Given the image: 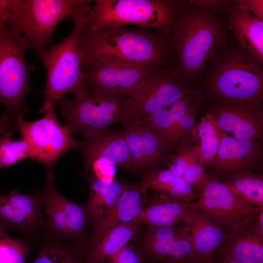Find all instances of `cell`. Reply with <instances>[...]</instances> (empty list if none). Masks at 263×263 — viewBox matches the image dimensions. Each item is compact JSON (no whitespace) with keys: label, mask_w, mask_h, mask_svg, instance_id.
I'll return each mask as SVG.
<instances>
[{"label":"cell","mask_w":263,"mask_h":263,"mask_svg":"<svg viewBox=\"0 0 263 263\" xmlns=\"http://www.w3.org/2000/svg\"><path fill=\"white\" fill-rule=\"evenodd\" d=\"M79 46L82 69L97 61L150 65L161 69L175 67L172 36L145 28L117 26L94 30L84 26Z\"/></svg>","instance_id":"1"},{"label":"cell","mask_w":263,"mask_h":263,"mask_svg":"<svg viewBox=\"0 0 263 263\" xmlns=\"http://www.w3.org/2000/svg\"><path fill=\"white\" fill-rule=\"evenodd\" d=\"M184 7L172 36L175 68L186 80L194 76L206 62L222 49L226 27L215 11L194 2Z\"/></svg>","instance_id":"2"},{"label":"cell","mask_w":263,"mask_h":263,"mask_svg":"<svg viewBox=\"0 0 263 263\" xmlns=\"http://www.w3.org/2000/svg\"><path fill=\"white\" fill-rule=\"evenodd\" d=\"M91 9L90 5L76 11L72 17L74 27L59 43L50 48L34 51L46 68L47 79L43 91V103L39 112L45 114L55 108L56 103L66 94L74 96L87 89L83 85L82 58L79 46L81 31Z\"/></svg>","instance_id":"3"},{"label":"cell","mask_w":263,"mask_h":263,"mask_svg":"<svg viewBox=\"0 0 263 263\" xmlns=\"http://www.w3.org/2000/svg\"><path fill=\"white\" fill-rule=\"evenodd\" d=\"M85 26L92 30L135 25L172 36L186 1L178 0H96Z\"/></svg>","instance_id":"4"},{"label":"cell","mask_w":263,"mask_h":263,"mask_svg":"<svg viewBox=\"0 0 263 263\" xmlns=\"http://www.w3.org/2000/svg\"><path fill=\"white\" fill-rule=\"evenodd\" d=\"M29 48L26 39L8 24L0 28V104L15 125L29 110L25 99L30 90V74L36 67L26 61Z\"/></svg>","instance_id":"5"},{"label":"cell","mask_w":263,"mask_h":263,"mask_svg":"<svg viewBox=\"0 0 263 263\" xmlns=\"http://www.w3.org/2000/svg\"><path fill=\"white\" fill-rule=\"evenodd\" d=\"M88 0H14L8 25L34 51L46 48L63 19L72 17Z\"/></svg>","instance_id":"6"},{"label":"cell","mask_w":263,"mask_h":263,"mask_svg":"<svg viewBox=\"0 0 263 263\" xmlns=\"http://www.w3.org/2000/svg\"><path fill=\"white\" fill-rule=\"evenodd\" d=\"M58 102L66 125L73 133H81L84 140L112 125L119 124L124 127L129 123V97L117 98L91 93L87 90L74 96L72 100L64 95Z\"/></svg>","instance_id":"7"},{"label":"cell","mask_w":263,"mask_h":263,"mask_svg":"<svg viewBox=\"0 0 263 263\" xmlns=\"http://www.w3.org/2000/svg\"><path fill=\"white\" fill-rule=\"evenodd\" d=\"M261 64L242 48L228 52L212 72L209 93L228 101L257 103L263 95Z\"/></svg>","instance_id":"8"},{"label":"cell","mask_w":263,"mask_h":263,"mask_svg":"<svg viewBox=\"0 0 263 263\" xmlns=\"http://www.w3.org/2000/svg\"><path fill=\"white\" fill-rule=\"evenodd\" d=\"M199 189L196 199L186 205L221 225L228 236L247 227L263 210V207L248 204L216 180L208 178Z\"/></svg>","instance_id":"9"},{"label":"cell","mask_w":263,"mask_h":263,"mask_svg":"<svg viewBox=\"0 0 263 263\" xmlns=\"http://www.w3.org/2000/svg\"><path fill=\"white\" fill-rule=\"evenodd\" d=\"M16 128L21 138L28 144L29 159L39 161L47 167L53 166L69 150L80 149L82 145V141H77L73 136L71 129L60 123L55 108L36 120L19 119Z\"/></svg>","instance_id":"10"},{"label":"cell","mask_w":263,"mask_h":263,"mask_svg":"<svg viewBox=\"0 0 263 263\" xmlns=\"http://www.w3.org/2000/svg\"><path fill=\"white\" fill-rule=\"evenodd\" d=\"M190 90L186 80L175 68L163 69L142 79L129 94L128 124H139L144 119L170 106Z\"/></svg>","instance_id":"11"},{"label":"cell","mask_w":263,"mask_h":263,"mask_svg":"<svg viewBox=\"0 0 263 263\" xmlns=\"http://www.w3.org/2000/svg\"><path fill=\"white\" fill-rule=\"evenodd\" d=\"M46 177L42 190L46 217L40 236L73 242L83 240L89 224L85 206L70 201L57 190L53 172L48 171Z\"/></svg>","instance_id":"12"},{"label":"cell","mask_w":263,"mask_h":263,"mask_svg":"<svg viewBox=\"0 0 263 263\" xmlns=\"http://www.w3.org/2000/svg\"><path fill=\"white\" fill-rule=\"evenodd\" d=\"M83 69V85L91 93L117 98L129 97L134 86L163 69L145 64L97 61Z\"/></svg>","instance_id":"13"},{"label":"cell","mask_w":263,"mask_h":263,"mask_svg":"<svg viewBox=\"0 0 263 263\" xmlns=\"http://www.w3.org/2000/svg\"><path fill=\"white\" fill-rule=\"evenodd\" d=\"M43 207L42 191L22 194L14 189L0 194V227L21 232L26 242L36 239L45 224Z\"/></svg>","instance_id":"14"},{"label":"cell","mask_w":263,"mask_h":263,"mask_svg":"<svg viewBox=\"0 0 263 263\" xmlns=\"http://www.w3.org/2000/svg\"><path fill=\"white\" fill-rule=\"evenodd\" d=\"M255 103L227 100L210 113L222 132L241 140L260 141L263 136V115Z\"/></svg>","instance_id":"15"},{"label":"cell","mask_w":263,"mask_h":263,"mask_svg":"<svg viewBox=\"0 0 263 263\" xmlns=\"http://www.w3.org/2000/svg\"><path fill=\"white\" fill-rule=\"evenodd\" d=\"M223 10L241 47L261 64L263 60V19L251 12L241 0L227 1Z\"/></svg>","instance_id":"16"},{"label":"cell","mask_w":263,"mask_h":263,"mask_svg":"<svg viewBox=\"0 0 263 263\" xmlns=\"http://www.w3.org/2000/svg\"><path fill=\"white\" fill-rule=\"evenodd\" d=\"M81 150L85 167L95 159L108 160L116 167L131 170L130 150L124 130L104 129L82 141Z\"/></svg>","instance_id":"17"},{"label":"cell","mask_w":263,"mask_h":263,"mask_svg":"<svg viewBox=\"0 0 263 263\" xmlns=\"http://www.w3.org/2000/svg\"><path fill=\"white\" fill-rule=\"evenodd\" d=\"M138 183H126L114 207L93 225L92 233L84 243V255L107 232L121 224L133 221L142 211L144 197Z\"/></svg>","instance_id":"18"},{"label":"cell","mask_w":263,"mask_h":263,"mask_svg":"<svg viewBox=\"0 0 263 263\" xmlns=\"http://www.w3.org/2000/svg\"><path fill=\"white\" fill-rule=\"evenodd\" d=\"M261 141L241 140L225 133L214 162L216 169L231 174L249 171L261 162Z\"/></svg>","instance_id":"19"},{"label":"cell","mask_w":263,"mask_h":263,"mask_svg":"<svg viewBox=\"0 0 263 263\" xmlns=\"http://www.w3.org/2000/svg\"><path fill=\"white\" fill-rule=\"evenodd\" d=\"M144 207L134 221L152 226H173L188 221L196 210L186 203L156 193L144 197Z\"/></svg>","instance_id":"20"},{"label":"cell","mask_w":263,"mask_h":263,"mask_svg":"<svg viewBox=\"0 0 263 263\" xmlns=\"http://www.w3.org/2000/svg\"><path fill=\"white\" fill-rule=\"evenodd\" d=\"M186 223L192 247L202 260L212 257L228 237L221 225L197 210Z\"/></svg>","instance_id":"21"},{"label":"cell","mask_w":263,"mask_h":263,"mask_svg":"<svg viewBox=\"0 0 263 263\" xmlns=\"http://www.w3.org/2000/svg\"><path fill=\"white\" fill-rule=\"evenodd\" d=\"M138 183L144 196L150 189L186 203L194 201L197 197L192 186L168 169L155 168L145 171Z\"/></svg>","instance_id":"22"},{"label":"cell","mask_w":263,"mask_h":263,"mask_svg":"<svg viewBox=\"0 0 263 263\" xmlns=\"http://www.w3.org/2000/svg\"><path fill=\"white\" fill-rule=\"evenodd\" d=\"M140 250L145 261L153 263H201L188 237L162 242H141Z\"/></svg>","instance_id":"23"},{"label":"cell","mask_w":263,"mask_h":263,"mask_svg":"<svg viewBox=\"0 0 263 263\" xmlns=\"http://www.w3.org/2000/svg\"><path fill=\"white\" fill-rule=\"evenodd\" d=\"M90 191L85 206L88 223L93 225L114 207L126 183L114 179L105 184L91 175H88Z\"/></svg>","instance_id":"24"},{"label":"cell","mask_w":263,"mask_h":263,"mask_svg":"<svg viewBox=\"0 0 263 263\" xmlns=\"http://www.w3.org/2000/svg\"><path fill=\"white\" fill-rule=\"evenodd\" d=\"M199 93L190 90L183 97L141 122V128L158 135L164 144L179 120L200 103Z\"/></svg>","instance_id":"25"},{"label":"cell","mask_w":263,"mask_h":263,"mask_svg":"<svg viewBox=\"0 0 263 263\" xmlns=\"http://www.w3.org/2000/svg\"><path fill=\"white\" fill-rule=\"evenodd\" d=\"M140 225L133 221L113 227L86 251L85 263H104L108 258L128 244Z\"/></svg>","instance_id":"26"},{"label":"cell","mask_w":263,"mask_h":263,"mask_svg":"<svg viewBox=\"0 0 263 263\" xmlns=\"http://www.w3.org/2000/svg\"><path fill=\"white\" fill-rule=\"evenodd\" d=\"M252 223L239 232L228 236L217 251L241 263H263V237L255 233Z\"/></svg>","instance_id":"27"},{"label":"cell","mask_w":263,"mask_h":263,"mask_svg":"<svg viewBox=\"0 0 263 263\" xmlns=\"http://www.w3.org/2000/svg\"><path fill=\"white\" fill-rule=\"evenodd\" d=\"M37 239L39 248L32 263H85L77 244L40 236Z\"/></svg>","instance_id":"28"},{"label":"cell","mask_w":263,"mask_h":263,"mask_svg":"<svg viewBox=\"0 0 263 263\" xmlns=\"http://www.w3.org/2000/svg\"><path fill=\"white\" fill-rule=\"evenodd\" d=\"M196 129L200 163L205 166L214 162L225 132L210 113L201 118Z\"/></svg>","instance_id":"29"},{"label":"cell","mask_w":263,"mask_h":263,"mask_svg":"<svg viewBox=\"0 0 263 263\" xmlns=\"http://www.w3.org/2000/svg\"><path fill=\"white\" fill-rule=\"evenodd\" d=\"M224 184L235 194L248 204L263 207V178L249 171L231 174Z\"/></svg>","instance_id":"30"},{"label":"cell","mask_w":263,"mask_h":263,"mask_svg":"<svg viewBox=\"0 0 263 263\" xmlns=\"http://www.w3.org/2000/svg\"><path fill=\"white\" fill-rule=\"evenodd\" d=\"M29 246L23 239L14 238L0 227V261L1 263H27Z\"/></svg>","instance_id":"31"},{"label":"cell","mask_w":263,"mask_h":263,"mask_svg":"<svg viewBox=\"0 0 263 263\" xmlns=\"http://www.w3.org/2000/svg\"><path fill=\"white\" fill-rule=\"evenodd\" d=\"M177 152L169 157L168 170L174 175L181 177L185 168L189 165L200 163L198 143L193 145L182 141L175 148Z\"/></svg>","instance_id":"32"},{"label":"cell","mask_w":263,"mask_h":263,"mask_svg":"<svg viewBox=\"0 0 263 263\" xmlns=\"http://www.w3.org/2000/svg\"><path fill=\"white\" fill-rule=\"evenodd\" d=\"M125 138L129 147L131 160V170H147L139 126L128 124L124 127Z\"/></svg>","instance_id":"33"},{"label":"cell","mask_w":263,"mask_h":263,"mask_svg":"<svg viewBox=\"0 0 263 263\" xmlns=\"http://www.w3.org/2000/svg\"><path fill=\"white\" fill-rule=\"evenodd\" d=\"M139 126L148 171L155 169L168 150L158 135Z\"/></svg>","instance_id":"34"},{"label":"cell","mask_w":263,"mask_h":263,"mask_svg":"<svg viewBox=\"0 0 263 263\" xmlns=\"http://www.w3.org/2000/svg\"><path fill=\"white\" fill-rule=\"evenodd\" d=\"M188 228L186 222L173 226L148 225L141 242H162L174 240L187 236Z\"/></svg>","instance_id":"35"},{"label":"cell","mask_w":263,"mask_h":263,"mask_svg":"<svg viewBox=\"0 0 263 263\" xmlns=\"http://www.w3.org/2000/svg\"><path fill=\"white\" fill-rule=\"evenodd\" d=\"M17 141L8 139L0 147V168L11 166L24 159L29 158V147L20 138Z\"/></svg>","instance_id":"36"},{"label":"cell","mask_w":263,"mask_h":263,"mask_svg":"<svg viewBox=\"0 0 263 263\" xmlns=\"http://www.w3.org/2000/svg\"><path fill=\"white\" fill-rule=\"evenodd\" d=\"M88 175H91L105 184H110L115 179L116 166L105 159H95L83 167Z\"/></svg>","instance_id":"37"},{"label":"cell","mask_w":263,"mask_h":263,"mask_svg":"<svg viewBox=\"0 0 263 263\" xmlns=\"http://www.w3.org/2000/svg\"><path fill=\"white\" fill-rule=\"evenodd\" d=\"M144 261L139 248L128 244L108 258L104 263H143Z\"/></svg>","instance_id":"38"},{"label":"cell","mask_w":263,"mask_h":263,"mask_svg":"<svg viewBox=\"0 0 263 263\" xmlns=\"http://www.w3.org/2000/svg\"><path fill=\"white\" fill-rule=\"evenodd\" d=\"M205 171L204 166L199 162L191 164L185 168L182 178L193 188L199 189L208 178Z\"/></svg>","instance_id":"39"},{"label":"cell","mask_w":263,"mask_h":263,"mask_svg":"<svg viewBox=\"0 0 263 263\" xmlns=\"http://www.w3.org/2000/svg\"><path fill=\"white\" fill-rule=\"evenodd\" d=\"M14 0H0V28L8 23Z\"/></svg>","instance_id":"40"},{"label":"cell","mask_w":263,"mask_h":263,"mask_svg":"<svg viewBox=\"0 0 263 263\" xmlns=\"http://www.w3.org/2000/svg\"><path fill=\"white\" fill-rule=\"evenodd\" d=\"M16 126L6 112L0 115V136L8 132H12Z\"/></svg>","instance_id":"41"},{"label":"cell","mask_w":263,"mask_h":263,"mask_svg":"<svg viewBox=\"0 0 263 263\" xmlns=\"http://www.w3.org/2000/svg\"><path fill=\"white\" fill-rule=\"evenodd\" d=\"M242 3L252 13L263 18V0H241Z\"/></svg>","instance_id":"42"},{"label":"cell","mask_w":263,"mask_h":263,"mask_svg":"<svg viewBox=\"0 0 263 263\" xmlns=\"http://www.w3.org/2000/svg\"><path fill=\"white\" fill-rule=\"evenodd\" d=\"M217 263H241L225 254L217 251L214 254Z\"/></svg>","instance_id":"43"},{"label":"cell","mask_w":263,"mask_h":263,"mask_svg":"<svg viewBox=\"0 0 263 263\" xmlns=\"http://www.w3.org/2000/svg\"><path fill=\"white\" fill-rule=\"evenodd\" d=\"M13 132H8L0 136V147L3 143L11 138Z\"/></svg>","instance_id":"44"},{"label":"cell","mask_w":263,"mask_h":263,"mask_svg":"<svg viewBox=\"0 0 263 263\" xmlns=\"http://www.w3.org/2000/svg\"><path fill=\"white\" fill-rule=\"evenodd\" d=\"M201 263H217L216 259L214 255L210 258L204 259Z\"/></svg>","instance_id":"45"},{"label":"cell","mask_w":263,"mask_h":263,"mask_svg":"<svg viewBox=\"0 0 263 263\" xmlns=\"http://www.w3.org/2000/svg\"><path fill=\"white\" fill-rule=\"evenodd\" d=\"M0 263H1V261H0Z\"/></svg>","instance_id":"46"}]
</instances>
